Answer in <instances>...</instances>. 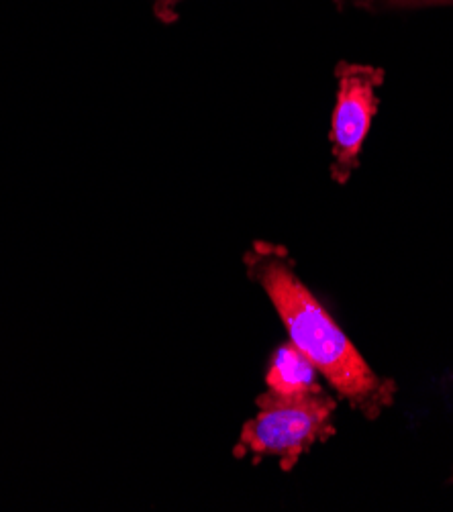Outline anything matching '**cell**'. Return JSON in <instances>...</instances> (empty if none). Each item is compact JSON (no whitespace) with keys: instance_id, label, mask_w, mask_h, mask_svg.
<instances>
[{"instance_id":"6da1fadb","label":"cell","mask_w":453,"mask_h":512,"mask_svg":"<svg viewBox=\"0 0 453 512\" xmlns=\"http://www.w3.org/2000/svg\"><path fill=\"white\" fill-rule=\"evenodd\" d=\"M245 268L268 294L290 341L354 411L366 419H378L394 404V380L378 376L368 366L319 298L296 276L282 247L256 243L245 253Z\"/></svg>"},{"instance_id":"7a4b0ae2","label":"cell","mask_w":453,"mask_h":512,"mask_svg":"<svg viewBox=\"0 0 453 512\" xmlns=\"http://www.w3.org/2000/svg\"><path fill=\"white\" fill-rule=\"evenodd\" d=\"M256 404L260 413L243 425L237 455H272L280 459L282 470H292L315 443L335 435L331 419L337 402L325 390L302 398L264 392Z\"/></svg>"},{"instance_id":"5b68a950","label":"cell","mask_w":453,"mask_h":512,"mask_svg":"<svg viewBox=\"0 0 453 512\" xmlns=\"http://www.w3.org/2000/svg\"><path fill=\"white\" fill-rule=\"evenodd\" d=\"M356 5L368 7L372 11L380 9H421V7H447L453 5V0H356Z\"/></svg>"},{"instance_id":"277c9868","label":"cell","mask_w":453,"mask_h":512,"mask_svg":"<svg viewBox=\"0 0 453 512\" xmlns=\"http://www.w3.org/2000/svg\"><path fill=\"white\" fill-rule=\"evenodd\" d=\"M319 370L309 357L292 341L278 347L266 374V386L270 394L282 398H302L323 392L319 384Z\"/></svg>"},{"instance_id":"8992f818","label":"cell","mask_w":453,"mask_h":512,"mask_svg":"<svg viewBox=\"0 0 453 512\" xmlns=\"http://www.w3.org/2000/svg\"><path fill=\"white\" fill-rule=\"evenodd\" d=\"M184 0H156L154 3V11H156V17L162 21V23H172L176 21L178 17V5H182ZM335 3L339 7L345 5V0H335Z\"/></svg>"},{"instance_id":"3957f363","label":"cell","mask_w":453,"mask_h":512,"mask_svg":"<svg viewBox=\"0 0 453 512\" xmlns=\"http://www.w3.org/2000/svg\"><path fill=\"white\" fill-rule=\"evenodd\" d=\"M337 74V98L331 117V176L347 184L360 166V153L378 111L376 90L384 82V70L362 64L341 62Z\"/></svg>"}]
</instances>
